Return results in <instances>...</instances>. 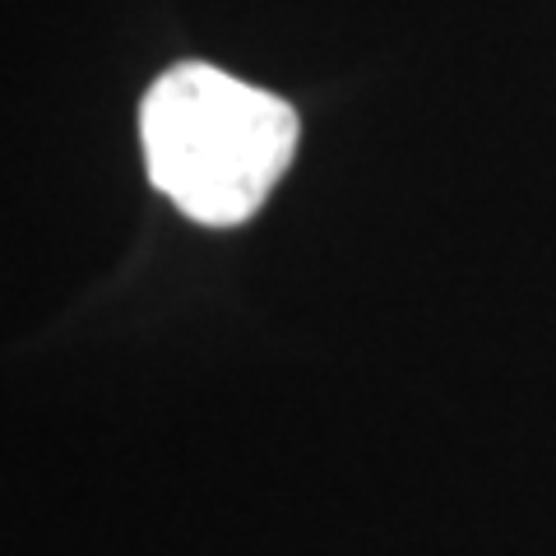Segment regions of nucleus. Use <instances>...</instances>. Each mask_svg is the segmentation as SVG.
<instances>
[{"label":"nucleus","instance_id":"nucleus-1","mask_svg":"<svg viewBox=\"0 0 556 556\" xmlns=\"http://www.w3.org/2000/svg\"><path fill=\"white\" fill-rule=\"evenodd\" d=\"M149 177L186 218L247 223L298 153V112L218 65H177L139 108Z\"/></svg>","mask_w":556,"mask_h":556}]
</instances>
